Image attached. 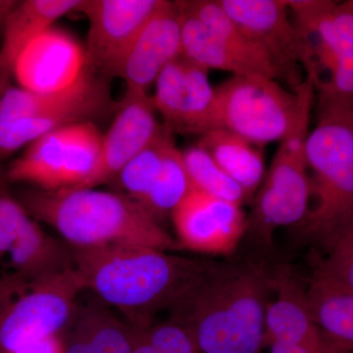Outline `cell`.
<instances>
[{
	"label": "cell",
	"mask_w": 353,
	"mask_h": 353,
	"mask_svg": "<svg viewBox=\"0 0 353 353\" xmlns=\"http://www.w3.org/2000/svg\"><path fill=\"white\" fill-rule=\"evenodd\" d=\"M272 273L248 260L209 261L170 308L201 353H260Z\"/></svg>",
	"instance_id": "1"
},
{
	"label": "cell",
	"mask_w": 353,
	"mask_h": 353,
	"mask_svg": "<svg viewBox=\"0 0 353 353\" xmlns=\"http://www.w3.org/2000/svg\"><path fill=\"white\" fill-rule=\"evenodd\" d=\"M70 248L85 290L137 328L152 326L153 316L170 309L209 263L141 246Z\"/></svg>",
	"instance_id": "2"
},
{
	"label": "cell",
	"mask_w": 353,
	"mask_h": 353,
	"mask_svg": "<svg viewBox=\"0 0 353 353\" xmlns=\"http://www.w3.org/2000/svg\"><path fill=\"white\" fill-rule=\"evenodd\" d=\"M20 203L73 248L132 245L169 250L175 241L150 211L124 194L94 189L28 190Z\"/></svg>",
	"instance_id": "3"
},
{
	"label": "cell",
	"mask_w": 353,
	"mask_h": 353,
	"mask_svg": "<svg viewBox=\"0 0 353 353\" xmlns=\"http://www.w3.org/2000/svg\"><path fill=\"white\" fill-rule=\"evenodd\" d=\"M316 116L306 141L310 201L294 230L324 254L353 232V109Z\"/></svg>",
	"instance_id": "4"
},
{
	"label": "cell",
	"mask_w": 353,
	"mask_h": 353,
	"mask_svg": "<svg viewBox=\"0 0 353 353\" xmlns=\"http://www.w3.org/2000/svg\"><path fill=\"white\" fill-rule=\"evenodd\" d=\"M109 80L90 73L52 94L10 85L0 97V158L9 157L48 132L101 119L117 111Z\"/></svg>",
	"instance_id": "5"
},
{
	"label": "cell",
	"mask_w": 353,
	"mask_h": 353,
	"mask_svg": "<svg viewBox=\"0 0 353 353\" xmlns=\"http://www.w3.org/2000/svg\"><path fill=\"white\" fill-rule=\"evenodd\" d=\"M294 92L299 97L296 124L281 141L248 216L246 234L265 248L271 245L274 233L280 228H296L303 222L310 201L306 141L315 92L307 79Z\"/></svg>",
	"instance_id": "6"
},
{
	"label": "cell",
	"mask_w": 353,
	"mask_h": 353,
	"mask_svg": "<svg viewBox=\"0 0 353 353\" xmlns=\"http://www.w3.org/2000/svg\"><path fill=\"white\" fill-rule=\"evenodd\" d=\"M299 110V94L275 79L233 76L215 88L206 132L226 130L263 146L289 134Z\"/></svg>",
	"instance_id": "7"
},
{
	"label": "cell",
	"mask_w": 353,
	"mask_h": 353,
	"mask_svg": "<svg viewBox=\"0 0 353 353\" xmlns=\"http://www.w3.org/2000/svg\"><path fill=\"white\" fill-rule=\"evenodd\" d=\"M102 143L95 123L55 130L30 143L9 166L7 178L46 192L85 189L101 160Z\"/></svg>",
	"instance_id": "8"
},
{
	"label": "cell",
	"mask_w": 353,
	"mask_h": 353,
	"mask_svg": "<svg viewBox=\"0 0 353 353\" xmlns=\"http://www.w3.org/2000/svg\"><path fill=\"white\" fill-rule=\"evenodd\" d=\"M85 290L75 269L41 279L0 311V353L55 336L69 326Z\"/></svg>",
	"instance_id": "9"
},
{
	"label": "cell",
	"mask_w": 353,
	"mask_h": 353,
	"mask_svg": "<svg viewBox=\"0 0 353 353\" xmlns=\"http://www.w3.org/2000/svg\"><path fill=\"white\" fill-rule=\"evenodd\" d=\"M164 0H82L76 11L88 21V68L110 80L121 68L146 23Z\"/></svg>",
	"instance_id": "10"
},
{
	"label": "cell",
	"mask_w": 353,
	"mask_h": 353,
	"mask_svg": "<svg viewBox=\"0 0 353 353\" xmlns=\"http://www.w3.org/2000/svg\"><path fill=\"white\" fill-rule=\"evenodd\" d=\"M248 38L263 51L292 90L301 77L299 37L288 0H218Z\"/></svg>",
	"instance_id": "11"
},
{
	"label": "cell",
	"mask_w": 353,
	"mask_h": 353,
	"mask_svg": "<svg viewBox=\"0 0 353 353\" xmlns=\"http://www.w3.org/2000/svg\"><path fill=\"white\" fill-rule=\"evenodd\" d=\"M179 245L190 252L231 255L248 230L243 206L192 190L171 213Z\"/></svg>",
	"instance_id": "12"
},
{
	"label": "cell",
	"mask_w": 353,
	"mask_h": 353,
	"mask_svg": "<svg viewBox=\"0 0 353 353\" xmlns=\"http://www.w3.org/2000/svg\"><path fill=\"white\" fill-rule=\"evenodd\" d=\"M90 73L85 46L52 26L26 46L14 65L13 78L30 92L52 94L76 85Z\"/></svg>",
	"instance_id": "13"
},
{
	"label": "cell",
	"mask_w": 353,
	"mask_h": 353,
	"mask_svg": "<svg viewBox=\"0 0 353 353\" xmlns=\"http://www.w3.org/2000/svg\"><path fill=\"white\" fill-rule=\"evenodd\" d=\"M208 72L182 54L158 77L152 101L172 132H206L215 94Z\"/></svg>",
	"instance_id": "14"
},
{
	"label": "cell",
	"mask_w": 353,
	"mask_h": 353,
	"mask_svg": "<svg viewBox=\"0 0 353 353\" xmlns=\"http://www.w3.org/2000/svg\"><path fill=\"white\" fill-rule=\"evenodd\" d=\"M162 126L157 119L152 97L125 94L112 124L103 134L101 160L85 189L115 181L132 158L152 143Z\"/></svg>",
	"instance_id": "15"
},
{
	"label": "cell",
	"mask_w": 353,
	"mask_h": 353,
	"mask_svg": "<svg viewBox=\"0 0 353 353\" xmlns=\"http://www.w3.org/2000/svg\"><path fill=\"white\" fill-rule=\"evenodd\" d=\"M182 24L176 1H166L146 23L121 68L125 94H148L167 65L182 55Z\"/></svg>",
	"instance_id": "16"
},
{
	"label": "cell",
	"mask_w": 353,
	"mask_h": 353,
	"mask_svg": "<svg viewBox=\"0 0 353 353\" xmlns=\"http://www.w3.org/2000/svg\"><path fill=\"white\" fill-rule=\"evenodd\" d=\"M276 297L267 306L264 347L285 341L305 347L311 353H352L334 345L317 326L306 301V287L290 267L272 273Z\"/></svg>",
	"instance_id": "17"
},
{
	"label": "cell",
	"mask_w": 353,
	"mask_h": 353,
	"mask_svg": "<svg viewBox=\"0 0 353 353\" xmlns=\"http://www.w3.org/2000/svg\"><path fill=\"white\" fill-rule=\"evenodd\" d=\"M82 0H25L12 6L3 21L0 75L13 78L14 65L32 39L55 21L76 11Z\"/></svg>",
	"instance_id": "18"
},
{
	"label": "cell",
	"mask_w": 353,
	"mask_h": 353,
	"mask_svg": "<svg viewBox=\"0 0 353 353\" xmlns=\"http://www.w3.org/2000/svg\"><path fill=\"white\" fill-rule=\"evenodd\" d=\"M9 254L16 277L26 284L76 268L68 243L46 234L31 216L23 224Z\"/></svg>",
	"instance_id": "19"
},
{
	"label": "cell",
	"mask_w": 353,
	"mask_h": 353,
	"mask_svg": "<svg viewBox=\"0 0 353 353\" xmlns=\"http://www.w3.org/2000/svg\"><path fill=\"white\" fill-rule=\"evenodd\" d=\"M178 7L182 24L183 57L208 71L220 70L230 72L233 76H260L277 80L270 72L232 50L201 21Z\"/></svg>",
	"instance_id": "20"
},
{
	"label": "cell",
	"mask_w": 353,
	"mask_h": 353,
	"mask_svg": "<svg viewBox=\"0 0 353 353\" xmlns=\"http://www.w3.org/2000/svg\"><path fill=\"white\" fill-rule=\"evenodd\" d=\"M334 67L329 83L315 94L318 114L353 109V9L350 1L334 6Z\"/></svg>",
	"instance_id": "21"
},
{
	"label": "cell",
	"mask_w": 353,
	"mask_h": 353,
	"mask_svg": "<svg viewBox=\"0 0 353 353\" xmlns=\"http://www.w3.org/2000/svg\"><path fill=\"white\" fill-rule=\"evenodd\" d=\"M197 145L250 196L259 190L266 174L261 146L220 129L204 132Z\"/></svg>",
	"instance_id": "22"
},
{
	"label": "cell",
	"mask_w": 353,
	"mask_h": 353,
	"mask_svg": "<svg viewBox=\"0 0 353 353\" xmlns=\"http://www.w3.org/2000/svg\"><path fill=\"white\" fill-rule=\"evenodd\" d=\"M306 301L325 336L336 347L353 353L352 292L310 279Z\"/></svg>",
	"instance_id": "23"
},
{
	"label": "cell",
	"mask_w": 353,
	"mask_h": 353,
	"mask_svg": "<svg viewBox=\"0 0 353 353\" xmlns=\"http://www.w3.org/2000/svg\"><path fill=\"white\" fill-rule=\"evenodd\" d=\"M176 3L185 12L201 21L232 50L263 67L276 79H280L270 59L248 38L243 30L220 6L218 0H185L176 1Z\"/></svg>",
	"instance_id": "24"
},
{
	"label": "cell",
	"mask_w": 353,
	"mask_h": 353,
	"mask_svg": "<svg viewBox=\"0 0 353 353\" xmlns=\"http://www.w3.org/2000/svg\"><path fill=\"white\" fill-rule=\"evenodd\" d=\"M79 323L95 353H132L134 327H128L99 299L77 308Z\"/></svg>",
	"instance_id": "25"
},
{
	"label": "cell",
	"mask_w": 353,
	"mask_h": 353,
	"mask_svg": "<svg viewBox=\"0 0 353 353\" xmlns=\"http://www.w3.org/2000/svg\"><path fill=\"white\" fill-rule=\"evenodd\" d=\"M182 152L192 189L240 206L250 201L252 196L230 178L201 146H190Z\"/></svg>",
	"instance_id": "26"
},
{
	"label": "cell",
	"mask_w": 353,
	"mask_h": 353,
	"mask_svg": "<svg viewBox=\"0 0 353 353\" xmlns=\"http://www.w3.org/2000/svg\"><path fill=\"white\" fill-rule=\"evenodd\" d=\"M192 190L194 189L183 163V152L174 143L165 154L152 189L141 203L157 218L167 213L171 214Z\"/></svg>",
	"instance_id": "27"
},
{
	"label": "cell",
	"mask_w": 353,
	"mask_h": 353,
	"mask_svg": "<svg viewBox=\"0 0 353 353\" xmlns=\"http://www.w3.org/2000/svg\"><path fill=\"white\" fill-rule=\"evenodd\" d=\"M175 143L173 132L165 125L157 137L123 168L116 180L128 196L141 202L157 180L165 154Z\"/></svg>",
	"instance_id": "28"
},
{
	"label": "cell",
	"mask_w": 353,
	"mask_h": 353,
	"mask_svg": "<svg viewBox=\"0 0 353 353\" xmlns=\"http://www.w3.org/2000/svg\"><path fill=\"white\" fill-rule=\"evenodd\" d=\"M313 280L353 294V232L324 254L313 259Z\"/></svg>",
	"instance_id": "29"
},
{
	"label": "cell",
	"mask_w": 353,
	"mask_h": 353,
	"mask_svg": "<svg viewBox=\"0 0 353 353\" xmlns=\"http://www.w3.org/2000/svg\"><path fill=\"white\" fill-rule=\"evenodd\" d=\"M143 331L146 339L163 353H201L190 334L172 320L152 325Z\"/></svg>",
	"instance_id": "30"
},
{
	"label": "cell",
	"mask_w": 353,
	"mask_h": 353,
	"mask_svg": "<svg viewBox=\"0 0 353 353\" xmlns=\"http://www.w3.org/2000/svg\"><path fill=\"white\" fill-rule=\"evenodd\" d=\"M29 216L19 201L0 194V259L10 252Z\"/></svg>",
	"instance_id": "31"
},
{
	"label": "cell",
	"mask_w": 353,
	"mask_h": 353,
	"mask_svg": "<svg viewBox=\"0 0 353 353\" xmlns=\"http://www.w3.org/2000/svg\"><path fill=\"white\" fill-rule=\"evenodd\" d=\"M71 336L68 343H65V353H95L82 327L76 321L75 316L69 324Z\"/></svg>",
	"instance_id": "32"
},
{
	"label": "cell",
	"mask_w": 353,
	"mask_h": 353,
	"mask_svg": "<svg viewBox=\"0 0 353 353\" xmlns=\"http://www.w3.org/2000/svg\"><path fill=\"white\" fill-rule=\"evenodd\" d=\"M65 343L58 334L26 345L12 353H65Z\"/></svg>",
	"instance_id": "33"
},
{
	"label": "cell",
	"mask_w": 353,
	"mask_h": 353,
	"mask_svg": "<svg viewBox=\"0 0 353 353\" xmlns=\"http://www.w3.org/2000/svg\"><path fill=\"white\" fill-rule=\"evenodd\" d=\"M26 287L27 284L15 276L6 280H0V311L7 303L12 301L14 294L21 292L23 288Z\"/></svg>",
	"instance_id": "34"
},
{
	"label": "cell",
	"mask_w": 353,
	"mask_h": 353,
	"mask_svg": "<svg viewBox=\"0 0 353 353\" xmlns=\"http://www.w3.org/2000/svg\"><path fill=\"white\" fill-rule=\"evenodd\" d=\"M132 353H163L146 339L143 329L134 327V341Z\"/></svg>",
	"instance_id": "35"
},
{
	"label": "cell",
	"mask_w": 353,
	"mask_h": 353,
	"mask_svg": "<svg viewBox=\"0 0 353 353\" xmlns=\"http://www.w3.org/2000/svg\"><path fill=\"white\" fill-rule=\"evenodd\" d=\"M269 353H311L305 347L285 341H273L268 345Z\"/></svg>",
	"instance_id": "36"
},
{
	"label": "cell",
	"mask_w": 353,
	"mask_h": 353,
	"mask_svg": "<svg viewBox=\"0 0 353 353\" xmlns=\"http://www.w3.org/2000/svg\"><path fill=\"white\" fill-rule=\"evenodd\" d=\"M9 87H10V85H7V83L1 82V81H0V97H1L2 94H3V92H6L7 88H8Z\"/></svg>",
	"instance_id": "37"
},
{
	"label": "cell",
	"mask_w": 353,
	"mask_h": 353,
	"mask_svg": "<svg viewBox=\"0 0 353 353\" xmlns=\"http://www.w3.org/2000/svg\"><path fill=\"white\" fill-rule=\"evenodd\" d=\"M348 1H350V6H352L353 9V0H348Z\"/></svg>",
	"instance_id": "38"
}]
</instances>
